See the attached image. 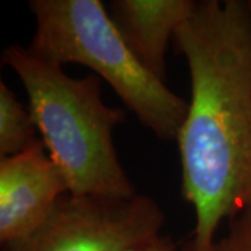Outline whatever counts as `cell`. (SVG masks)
Listing matches in <instances>:
<instances>
[{"label": "cell", "instance_id": "obj_1", "mask_svg": "<svg viewBox=\"0 0 251 251\" xmlns=\"http://www.w3.org/2000/svg\"><path fill=\"white\" fill-rule=\"evenodd\" d=\"M173 42L191 80L176 141L196 226L181 251H212L221 224L251 202V1H198Z\"/></svg>", "mask_w": 251, "mask_h": 251}, {"label": "cell", "instance_id": "obj_2", "mask_svg": "<svg viewBox=\"0 0 251 251\" xmlns=\"http://www.w3.org/2000/svg\"><path fill=\"white\" fill-rule=\"evenodd\" d=\"M1 62L23 82L41 140L70 194L122 200L137 196L112 135L126 113L102 100L98 75L73 78L21 45L6 48Z\"/></svg>", "mask_w": 251, "mask_h": 251}, {"label": "cell", "instance_id": "obj_3", "mask_svg": "<svg viewBox=\"0 0 251 251\" xmlns=\"http://www.w3.org/2000/svg\"><path fill=\"white\" fill-rule=\"evenodd\" d=\"M36 29L28 52L41 62L90 67L159 140H177L188 102L144 69L99 0H31Z\"/></svg>", "mask_w": 251, "mask_h": 251}, {"label": "cell", "instance_id": "obj_4", "mask_svg": "<svg viewBox=\"0 0 251 251\" xmlns=\"http://www.w3.org/2000/svg\"><path fill=\"white\" fill-rule=\"evenodd\" d=\"M165 214L151 197L64 194L32 233L3 251H128L161 236Z\"/></svg>", "mask_w": 251, "mask_h": 251}, {"label": "cell", "instance_id": "obj_5", "mask_svg": "<svg viewBox=\"0 0 251 251\" xmlns=\"http://www.w3.org/2000/svg\"><path fill=\"white\" fill-rule=\"evenodd\" d=\"M69 193L67 183L42 140L24 152L0 159V243L32 233Z\"/></svg>", "mask_w": 251, "mask_h": 251}, {"label": "cell", "instance_id": "obj_6", "mask_svg": "<svg viewBox=\"0 0 251 251\" xmlns=\"http://www.w3.org/2000/svg\"><path fill=\"white\" fill-rule=\"evenodd\" d=\"M197 7L194 0H112L109 16L144 69L165 81L169 42Z\"/></svg>", "mask_w": 251, "mask_h": 251}, {"label": "cell", "instance_id": "obj_7", "mask_svg": "<svg viewBox=\"0 0 251 251\" xmlns=\"http://www.w3.org/2000/svg\"><path fill=\"white\" fill-rule=\"evenodd\" d=\"M32 115L14 95L0 82V156L7 158L24 152L39 138Z\"/></svg>", "mask_w": 251, "mask_h": 251}, {"label": "cell", "instance_id": "obj_8", "mask_svg": "<svg viewBox=\"0 0 251 251\" xmlns=\"http://www.w3.org/2000/svg\"><path fill=\"white\" fill-rule=\"evenodd\" d=\"M212 251H251V202L229 219L227 233L216 240Z\"/></svg>", "mask_w": 251, "mask_h": 251}, {"label": "cell", "instance_id": "obj_9", "mask_svg": "<svg viewBox=\"0 0 251 251\" xmlns=\"http://www.w3.org/2000/svg\"><path fill=\"white\" fill-rule=\"evenodd\" d=\"M128 251H177L176 244L168 236H158L150 242L144 243L141 246H137Z\"/></svg>", "mask_w": 251, "mask_h": 251}]
</instances>
